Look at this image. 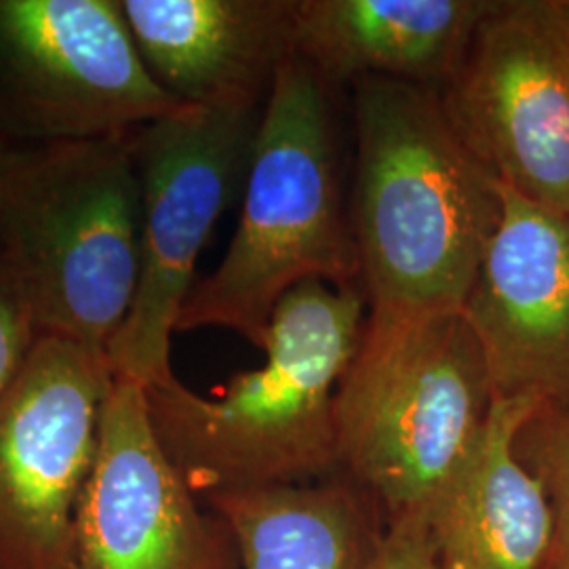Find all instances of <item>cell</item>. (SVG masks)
<instances>
[{
    "instance_id": "1",
    "label": "cell",
    "mask_w": 569,
    "mask_h": 569,
    "mask_svg": "<svg viewBox=\"0 0 569 569\" xmlns=\"http://www.w3.org/2000/svg\"><path fill=\"white\" fill-rule=\"evenodd\" d=\"M355 131L367 319L462 312L502 218V186L456 133L439 89L363 79Z\"/></svg>"
},
{
    "instance_id": "2",
    "label": "cell",
    "mask_w": 569,
    "mask_h": 569,
    "mask_svg": "<svg viewBox=\"0 0 569 569\" xmlns=\"http://www.w3.org/2000/svg\"><path fill=\"white\" fill-rule=\"evenodd\" d=\"M357 287L308 281L277 306L264 363L204 397L178 380L146 390L164 453L201 500L340 472L336 392L366 326Z\"/></svg>"
},
{
    "instance_id": "3",
    "label": "cell",
    "mask_w": 569,
    "mask_h": 569,
    "mask_svg": "<svg viewBox=\"0 0 569 569\" xmlns=\"http://www.w3.org/2000/svg\"><path fill=\"white\" fill-rule=\"evenodd\" d=\"M142 192L124 138L9 142L0 260L39 333L106 352L140 281Z\"/></svg>"
},
{
    "instance_id": "4",
    "label": "cell",
    "mask_w": 569,
    "mask_h": 569,
    "mask_svg": "<svg viewBox=\"0 0 569 569\" xmlns=\"http://www.w3.org/2000/svg\"><path fill=\"white\" fill-rule=\"evenodd\" d=\"M308 281L357 287L361 262L342 211L326 87L296 56L262 108L239 228L220 266L197 279L176 331L220 327L264 350L277 306Z\"/></svg>"
},
{
    "instance_id": "5",
    "label": "cell",
    "mask_w": 569,
    "mask_h": 569,
    "mask_svg": "<svg viewBox=\"0 0 569 569\" xmlns=\"http://www.w3.org/2000/svg\"><path fill=\"white\" fill-rule=\"evenodd\" d=\"M496 392L465 310L411 321L366 319L336 392L340 475L385 523L430 521L467 465Z\"/></svg>"
},
{
    "instance_id": "6",
    "label": "cell",
    "mask_w": 569,
    "mask_h": 569,
    "mask_svg": "<svg viewBox=\"0 0 569 569\" xmlns=\"http://www.w3.org/2000/svg\"><path fill=\"white\" fill-rule=\"evenodd\" d=\"M260 117V106H186L124 138L142 192V244L133 305L108 346L117 378L146 390L178 382L171 336L204 243L243 192Z\"/></svg>"
},
{
    "instance_id": "7",
    "label": "cell",
    "mask_w": 569,
    "mask_h": 569,
    "mask_svg": "<svg viewBox=\"0 0 569 569\" xmlns=\"http://www.w3.org/2000/svg\"><path fill=\"white\" fill-rule=\"evenodd\" d=\"M182 108L150 74L121 0H0L9 142L117 140Z\"/></svg>"
},
{
    "instance_id": "8",
    "label": "cell",
    "mask_w": 569,
    "mask_h": 569,
    "mask_svg": "<svg viewBox=\"0 0 569 569\" xmlns=\"http://www.w3.org/2000/svg\"><path fill=\"white\" fill-rule=\"evenodd\" d=\"M439 96L498 182L569 216V0H493Z\"/></svg>"
},
{
    "instance_id": "9",
    "label": "cell",
    "mask_w": 569,
    "mask_h": 569,
    "mask_svg": "<svg viewBox=\"0 0 569 569\" xmlns=\"http://www.w3.org/2000/svg\"><path fill=\"white\" fill-rule=\"evenodd\" d=\"M108 355L41 333L0 397V569H72Z\"/></svg>"
},
{
    "instance_id": "10",
    "label": "cell",
    "mask_w": 569,
    "mask_h": 569,
    "mask_svg": "<svg viewBox=\"0 0 569 569\" xmlns=\"http://www.w3.org/2000/svg\"><path fill=\"white\" fill-rule=\"evenodd\" d=\"M72 569H243L230 523L164 453L146 388L117 376L77 515Z\"/></svg>"
},
{
    "instance_id": "11",
    "label": "cell",
    "mask_w": 569,
    "mask_h": 569,
    "mask_svg": "<svg viewBox=\"0 0 569 569\" xmlns=\"http://www.w3.org/2000/svg\"><path fill=\"white\" fill-rule=\"evenodd\" d=\"M465 315L496 399L531 397L569 411L568 213L502 186V218Z\"/></svg>"
},
{
    "instance_id": "12",
    "label": "cell",
    "mask_w": 569,
    "mask_h": 569,
    "mask_svg": "<svg viewBox=\"0 0 569 569\" xmlns=\"http://www.w3.org/2000/svg\"><path fill=\"white\" fill-rule=\"evenodd\" d=\"M300 0H121L143 61L186 106L258 108L296 58Z\"/></svg>"
},
{
    "instance_id": "13",
    "label": "cell",
    "mask_w": 569,
    "mask_h": 569,
    "mask_svg": "<svg viewBox=\"0 0 569 569\" xmlns=\"http://www.w3.org/2000/svg\"><path fill=\"white\" fill-rule=\"evenodd\" d=\"M493 0H300L296 56L323 81L443 89Z\"/></svg>"
},
{
    "instance_id": "14",
    "label": "cell",
    "mask_w": 569,
    "mask_h": 569,
    "mask_svg": "<svg viewBox=\"0 0 569 569\" xmlns=\"http://www.w3.org/2000/svg\"><path fill=\"white\" fill-rule=\"evenodd\" d=\"M538 407L531 397L493 401L467 465L428 521L439 569H552L549 496L512 451Z\"/></svg>"
},
{
    "instance_id": "15",
    "label": "cell",
    "mask_w": 569,
    "mask_h": 569,
    "mask_svg": "<svg viewBox=\"0 0 569 569\" xmlns=\"http://www.w3.org/2000/svg\"><path fill=\"white\" fill-rule=\"evenodd\" d=\"M237 536L243 569H371L387 531L345 475L203 498Z\"/></svg>"
},
{
    "instance_id": "16",
    "label": "cell",
    "mask_w": 569,
    "mask_h": 569,
    "mask_svg": "<svg viewBox=\"0 0 569 569\" xmlns=\"http://www.w3.org/2000/svg\"><path fill=\"white\" fill-rule=\"evenodd\" d=\"M512 451L549 496L555 515L552 569H569V411L538 407L517 432Z\"/></svg>"
},
{
    "instance_id": "17",
    "label": "cell",
    "mask_w": 569,
    "mask_h": 569,
    "mask_svg": "<svg viewBox=\"0 0 569 569\" xmlns=\"http://www.w3.org/2000/svg\"><path fill=\"white\" fill-rule=\"evenodd\" d=\"M39 336L20 287L0 260V397L20 373Z\"/></svg>"
},
{
    "instance_id": "18",
    "label": "cell",
    "mask_w": 569,
    "mask_h": 569,
    "mask_svg": "<svg viewBox=\"0 0 569 569\" xmlns=\"http://www.w3.org/2000/svg\"><path fill=\"white\" fill-rule=\"evenodd\" d=\"M371 569H439L427 521L409 519L388 526Z\"/></svg>"
},
{
    "instance_id": "19",
    "label": "cell",
    "mask_w": 569,
    "mask_h": 569,
    "mask_svg": "<svg viewBox=\"0 0 569 569\" xmlns=\"http://www.w3.org/2000/svg\"><path fill=\"white\" fill-rule=\"evenodd\" d=\"M7 146H9V140L2 136V131H0V157H2V152L7 150Z\"/></svg>"
}]
</instances>
